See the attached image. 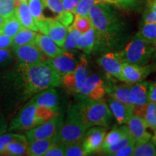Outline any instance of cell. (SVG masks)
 Masks as SVG:
<instances>
[{
    "mask_svg": "<svg viewBox=\"0 0 156 156\" xmlns=\"http://www.w3.org/2000/svg\"><path fill=\"white\" fill-rule=\"evenodd\" d=\"M97 2L106 3V4H114V5H126L129 4L134 0H95Z\"/></svg>",
    "mask_w": 156,
    "mask_h": 156,
    "instance_id": "48",
    "label": "cell"
},
{
    "mask_svg": "<svg viewBox=\"0 0 156 156\" xmlns=\"http://www.w3.org/2000/svg\"><path fill=\"white\" fill-rule=\"evenodd\" d=\"M38 31L51 38L58 46L63 48L68 29L56 18H48L38 28Z\"/></svg>",
    "mask_w": 156,
    "mask_h": 156,
    "instance_id": "11",
    "label": "cell"
},
{
    "mask_svg": "<svg viewBox=\"0 0 156 156\" xmlns=\"http://www.w3.org/2000/svg\"><path fill=\"white\" fill-rule=\"evenodd\" d=\"M23 135L18 134H7L0 136V155H2L6 146L14 140L19 139Z\"/></svg>",
    "mask_w": 156,
    "mask_h": 156,
    "instance_id": "40",
    "label": "cell"
},
{
    "mask_svg": "<svg viewBox=\"0 0 156 156\" xmlns=\"http://www.w3.org/2000/svg\"><path fill=\"white\" fill-rule=\"evenodd\" d=\"M148 86L149 83L145 81L130 84V92L133 106V112L145 107L148 101Z\"/></svg>",
    "mask_w": 156,
    "mask_h": 156,
    "instance_id": "17",
    "label": "cell"
},
{
    "mask_svg": "<svg viewBox=\"0 0 156 156\" xmlns=\"http://www.w3.org/2000/svg\"><path fill=\"white\" fill-rule=\"evenodd\" d=\"M64 147L63 144L57 142L56 145L45 153L44 156H64Z\"/></svg>",
    "mask_w": 156,
    "mask_h": 156,
    "instance_id": "43",
    "label": "cell"
},
{
    "mask_svg": "<svg viewBox=\"0 0 156 156\" xmlns=\"http://www.w3.org/2000/svg\"><path fill=\"white\" fill-rule=\"evenodd\" d=\"M71 26L80 31L82 34H85L91 28H93L92 23L89 16H80V15H75Z\"/></svg>",
    "mask_w": 156,
    "mask_h": 156,
    "instance_id": "34",
    "label": "cell"
},
{
    "mask_svg": "<svg viewBox=\"0 0 156 156\" xmlns=\"http://www.w3.org/2000/svg\"><path fill=\"white\" fill-rule=\"evenodd\" d=\"M148 101L149 102L156 103V81L149 83L148 86Z\"/></svg>",
    "mask_w": 156,
    "mask_h": 156,
    "instance_id": "46",
    "label": "cell"
},
{
    "mask_svg": "<svg viewBox=\"0 0 156 156\" xmlns=\"http://www.w3.org/2000/svg\"><path fill=\"white\" fill-rule=\"evenodd\" d=\"M135 147V142H132L124 147L120 148L114 154V156H130L132 155L133 151Z\"/></svg>",
    "mask_w": 156,
    "mask_h": 156,
    "instance_id": "42",
    "label": "cell"
},
{
    "mask_svg": "<svg viewBox=\"0 0 156 156\" xmlns=\"http://www.w3.org/2000/svg\"><path fill=\"white\" fill-rule=\"evenodd\" d=\"M106 93H108L112 98L133 107L131 98V92H130V84L108 85L106 86Z\"/></svg>",
    "mask_w": 156,
    "mask_h": 156,
    "instance_id": "22",
    "label": "cell"
},
{
    "mask_svg": "<svg viewBox=\"0 0 156 156\" xmlns=\"http://www.w3.org/2000/svg\"><path fill=\"white\" fill-rule=\"evenodd\" d=\"M15 15L23 27L36 31V32L38 31L33 16L31 15L30 12L29 10L28 1L22 2L16 6Z\"/></svg>",
    "mask_w": 156,
    "mask_h": 156,
    "instance_id": "21",
    "label": "cell"
},
{
    "mask_svg": "<svg viewBox=\"0 0 156 156\" xmlns=\"http://www.w3.org/2000/svg\"><path fill=\"white\" fill-rule=\"evenodd\" d=\"M106 134V129L103 126H97L90 129L84 134L83 142V150L87 155L90 153H98Z\"/></svg>",
    "mask_w": 156,
    "mask_h": 156,
    "instance_id": "13",
    "label": "cell"
},
{
    "mask_svg": "<svg viewBox=\"0 0 156 156\" xmlns=\"http://www.w3.org/2000/svg\"><path fill=\"white\" fill-rule=\"evenodd\" d=\"M155 69L156 64L140 66L123 62L122 68V82L128 84L142 82Z\"/></svg>",
    "mask_w": 156,
    "mask_h": 156,
    "instance_id": "10",
    "label": "cell"
},
{
    "mask_svg": "<svg viewBox=\"0 0 156 156\" xmlns=\"http://www.w3.org/2000/svg\"><path fill=\"white\" fill-rule=\"evenodd\" d=\"M134 140L132 138L131 134L129 133V131H128L126 133L124 134V136L117 143L115 144V145H112V147H110L108 150L106 151V153L107 155H114V154L116 153L117 151L125 146L128 144L131 143V142H134Z\"/></svg>",
    "mask_w": 156,
    "mask_h": 156,
    "instance_id": "38",
    "label": "cell"
},
{
    "mask_svg": "<svg viewBox=\"0 0 156 156\" xmlns=\"http://www.w3.org/2000/svg\"><path fill=\"white\" fill-rule=\"evenodd\" d=\"M13 38L6 35L0 34V49H5L12 46Z\"/></svg>",
    "mask_w": 156,
    "mask_h": 156,
    "instance_id": "44",
    "label": "cell"
},
{
    "mask_svg": "<svg viewBox=\"0 0 156 156\" xmlns=\"http://www.w3.org/2000/svg\"><path fill=\"white\" fill-rule=\"evenodd\" d=\"M138 34L146 41L153 44L156 40V23H144Z\"/></svg>",
    "mask_w": 156,
    "mask_h": 156,
    "instance_id": "33",
    "label": "cell"
},
{
    "mask_svg": "<svg viewBox=\"0 0 156 156\" xmlns=\"http://www.w3.org/2000/svg\"><path fill=\"white\" fill-rule=\"evenodd\" d=\"M30 101L37 106L46 107L58 110V93L54 87L40 91L30 99Z\"/></svg>",
    "mask_w": 156,
    "mask_h": 156,
    "instance_id": "19",
    "label": "cell"
},
{
    "mask_svg": "<svg viewBox=\"0 0 156 156\" xmlns=\"http://www.w3.org/2000/svg\"><path fill=\"white\" fill-rule=\"evenodd\" d=\"M35 44L45 55L49 58L56 57L63 53L64 51V48L58 46L51 38L43 34H37Z\"/></svg>",
    "mask_w": 156,
    "mask_h": 156,
    "instance_id": "20",
    "label": "cell"
},
{
    "mask_svg": "<svg viewBox=\"0 0 156 156\" xmlns=\"http://www.w3.org/2000/svg\"><path fill=\"white\" fill-rule=\"evenodd\" d=\"M151 140H152V142L155 145L156 147V132H155V134H154V136H152Z\"/></svg>",
    "mask_w": 156,
    "mask_h": 156,
    "instance_id": "52",
    "label": "cell"
},
{
    "mask_svg": "<svg viewBox=\"0 0 156 156\" xmlns=\"http://www.w3.org/2000/svg\"><path fill=\"white\" fill-rule=\"evenodd\" d=\"M15 3L14 0H0V16L8 18L15 15Z\"/></svg>",
    "mask_w": 156,
    "mask_h": 156,
    "instance_id": "35",
    "label": "cell"
},
{
    "mask_svg": "<svg viewBox=\"0 0 156 156\" xmlns=\"http://www.w3.org/2000/svg\"><path fill=\"white\" fill-rule=\"evenodd\" d=\"M67 29V36L66 37L63 48L66 51H71L74 48H76L78 41L83 34L80 31L76 30L75 28H73L71 25L68 27Z\"/></svg>",
    "mask_w": 156,
    "mask_h": 156,
    "instance_id": "32",
    "label": "cell"
},
{
    "mask_svg": "<svg viewBox=\"0 0 156 156\" xmlns=\"http://www.w3.org/2000/svg\"><path fill=\"white\" fill-rule=\"evenodd\" d=\"M13 51L20 64L31 65L46 62L48 59V56L45 55L35 44L13 47Z\"/></svg>",
    "mask_w": 156,
    "mask_h": 156,
    "instance_id": "12",
    "label": "cell"
},
{
    "mask_svg": "<svg viewBox=\"0 0 156 156\" xmlns=\"http://www.w3.org/2000/svg\"><path fill=\"white\" fill-rule=\"evenodd\" d=\"M153 54L152 58H153V60L155 61V63L156 64V40L153 43Z\"/></svg>",
    "mask_w": 156,
    "mask_h": 156,
    "instance_id": "50",
    "label": "cell"
},
{
    "mask_svg": "<svg viewBox=\"0 0 156 156\" xmlns=\"http://www.w3.org/2000/svg\"><path fill=\"white\" fill-rule=\"evenodd\" d=\"M126 124L135 143H142L151 140L152 135L147 132V126L143 119L133 114Z\"/></svg>",
    "mask_w": 156,
    "mask_h": 156,
    "instance_id": "16",
    "label": "cell"
},
{
    "mask_svg": "<svg viewBox=\"0 0 156 156\" xmlns=\"http://www.w3.org/2000/svg\"><path fill=\"white\" fill-rule=\"evenodd\" d=\"M5 18H3L2 17L0 16V26H1L2 25V23H4V21H5Z\"/></svg>",
    "mask_w": 156,
    "mask_h": 156,
    "instance_id": "54",
    "label": "cell"
},
{
    "mask_svg": "<svg viewBox=\"0 0 156 156\" xmlns=\"http://www.w3.org/2000/svg\"><path fill=\"white\" fill-rule=\"evenodd\" d=\"M128 131L129 129L127 126L125 125L112 129L110 132L106 134V136H105L104 140H103V142L98 153H106V151L109 147L117 143Z\"/></svg>",
    "mask_w": 156,
    "mask_h": 156,
    "instance_id": "25",
    "label": "cell"
},
{
    "mask_svg": "<svg viewBox=\"0 0 156 156\" xmlns=\"http://www.w3.org/2000/svg\"><path fill=\"white\" fill-rule=\"evenodd\" d=\"M153 54V44L144 40L138 34L128 43L124 49L119 52L123 62L140 66L147 64Z\"/></svg>",
    "mask_w": 156,
    "mask_h": 156,
    "instance_id": "5",
    "label": "cell"
},
{
    "mask_svg": "<svg viewBox=\"0 0 156 156\" xmlns=\"http://www.w3.org/2000/svg\"><path fill=\"white\" fill-rule=\"evenodd\" d=\"M40 124L37 106L30 101L12 120L9 131H28Z\"/></svg>",
    "mask_w": 156,
    "mask_h": 156,
    "instance_id": "6",
    "label": "cell"
},
{
    "mask_svg": "<svg viewBox=\"0 0 156 156\" xmlns=\"http://www.w3.org/2000/svg\"><path fill=\"white\" fill-rule=\"evenodd\" d=\"M28 145L29 142L27 137L23 135L20 138L14 140L6 146L2 155H28Z\"/></svg>",
    "mask_w": 156,
    "mask_h": 156,
    "instance_id": "24",
    "label": "cell"
},
{
    "mask_svg": "<svg viewBox=\"0 0 156 156\" xmlns=\"http://www.w3.org/2000/svg\"><path fill=\"white\" fill-rule=\"evenodd\" d=\"M56 136L50 139L37 140L29 142L28 155L30 156H42L48 150L53 147L57 144Z\"/></svg>",
    "mask_w": 156,
    "mask_h": 156,
    "instance_id": "23",
    "label": "cell"
},
{
    "mask_svg": "<svg viewBox=\"0 0 156 156\" xmlns=\"http://www.w3.org/2000/svg\"><path fill=\"white\" fill-rule=\"evenodd\" d=\"M97 63L107 74L122 81V68L123 60L119 53L108 52L98 58Z\"/></svg>",
    "mask_w": 156,
    "mask_h": 156,
    "instance_id": "14",
    "label": "cell"
},
{
    "mask_svg": "<svg viewBox=\"0 0 156 156\" xmlns=\"http://www.w3.org/2000/svg\"><path fill=\"white\" fill-rule=\"evenodd\" d=\"M133 156H155L156 147L151 140L142 143H135Z\"/></svg>",
    "mask_w": 156,
    "mask_h": 156,
    "instance_id": "31",
    "label": "cell"
},
{
    "mask_svg": "<svg viewBox=\"0 0 156 156\" xmlns=\"http://www.w3.org/2000/svg\"><path fill=\"white\" fill-rule=\"evenodd\" d=\"M155 132H156V127H155Z\"/></svg>",
    "mask_w": 156,
    "mask_h": 156,
    "instance_id": "55",
    "label": "cell"
},
{
    "mask_svg": "<svg viewBox=\"0 0 156 156\" xmlns=\"http://www.w3.org/2000/svg\"><path fill=\"white\" fill-rule=\"evenodd\" d=\"M20 73L24 83L27 98L44 90L56 87L62 84V77L47 61L27 65L20 64Z\"/></svg>",
    "mask_w": 156,
    "mask_h": 156,
    "instance_id": "1",
    "label": "cell"
},
{
    "mask_svg": "<svg viewBox=\"0 0 156 156\" xmlns=\"http://www.w3.org/2000/svg\"><path fill=\"white\" fill-rule=\"evenodd\" d=\"M56 19L58 21H59L62 24H63L64 26L68 28V27L72 25V23L73 22L74 15L73 13L71 12L64 10L61 14L58 15L56 16Z\"/></svg>",
    "mask_w": 156,
    "mask_h": 156,
    "instance_id": "41",
    "label": "cell"
},
{
    "mask_svg": "<svg viewBox=\"0 0 156 156\" xmlns=\"http://www.w3.org/2000/svg\"><path fill=\"white\" fill-rule=\"evenodd\" d=\"M36 35V31L23 27L13 38V47L25 44H35Z\"/></svg>",
    "mask_w": 156,
    "mask_h": 156,
    "instance_id": "29",
    "label": "cell"
},
{
    "mask_svg": "<svg viewBox=\"0 0 156 156\" xmlns=\"http://www.w3.org/2000/svg\"><path fill=\"white\" fill-rule=\"evenodd\" d=\"M12 58V54L10 50L0 49V64L6 63Z\"/></svg>",
    "mask_w": 156,
    "mask_h": 156,
    "instance_id": "47",
    "label": "cell"
},
{
    "mask_svg": "<svg viewBox=\"0 0 156 156\" xmlns=\"http://www.w3.org/2000/svg\"><path fill=\"white\" fill-rule=\"evenodd\" d=\"M135 115L143 119L147 127L155 131L156 127V103L149 102Z\"/></svg>",
    "mask_w": 156,
    "mask_h": 156,
    "instance_id": "27",
    "label": "cell"
},
{
    "mask_svg": "<svg viewBox=\"0 0 156 156\" xmlns=\"http://www.w3.org/2000/svg\"><path fill=\"white\" fill-rule=\"evenodd\" d=\"M41 2L44 7H47L57 15L64 10L62 0H41Z\"/></svg>",
    "mask_w": 156,
    "mask_h": 156,
    "instance_id": "39",
    "label": "cell"
},
{
    "mask_svg": "<svg viewBox=\"0 0 156 156\" xmlns=\"http://www.w3.org/2000/svg\"><path fill=\"white\" fill-rule=\"evenodd\" d=\"M108 106L119 124H126L133 115V107L112 98L108 101Z\"/></svg>",
    "mask_w": 156,
    "mask_h": 156,
    "instance_id": "18",
    "label": "cell"
},
{
    "mask_svg": "<svg viewBox=\"0 0 156 156\" xmlns=\"http://www.w3.org/2000/svg\"><path fill=\"white\" fill-rule=\"evenodd\" d=\"M88 129L77 105H73L69 107L65 122H62L56 134V140L63 145L81 142Z\"/></svg>",
    "mask_w": 156,
    "mask_h": 156,
    "instance_id": "3",
    "label": "cell"
},
{
    "mask_svg": "<svg viewBox=\"0 0 156 156\" xmlns=\"http://www.w3.org/2000/svg\"><path fill=\"white\" fill-rule=\"evenodd\" d=\"M5 129H6L5 124H1V123H0V134L3 133V132L5 131Z\"/></svg>",
    "mask_w": 156,
    "mask_h": 156,
    "instance_id": "51",
    "label": "cell"
},
{
    "mask_svg": "<svg viewBox=\"0 0 156 156\" xmlns=\"http://www.w3.org/2000/svg\"><path fill=\"white\" fill-rule=\"evenodd\" d=\"M46 61L62 77L66 74L73 71L78 62L74 54L69 51L66 50L56 57L49 58Z\"/></svg>",
    "mask_w": 156,
    "mask_h": 156,
    "instance_id": "15",
    "label": "cell"
},
{
    "mask_svg": "<svg viewBox=\"0 0 156 156\" xmlns=\"http://www.w3.org/2000/svg\"><path fill=\"white\" fill-rule=\"evenodd\" d=\"M96 45V34L94 28H91L86 33L82 35L76 46L77 49L83 51L86 54H90Z\"/></svg>",
    "mask_w": 156,
    "mask_h": 156,
    "instance_id": "26",
    "label": "cell"
},
{
    "mask_svg": "<svg viewBox=\"0 0 156 156\" xmlns=\"http://www.w3.org/2000/svg\"><path fill=\"white\" fill-rule=\"evenodd\" d=\"M89 75V69L87 59L85 56H81L77 66L73 71L66 74L62 77V84L70 93H78L80 89L87 76Z\"/></svg>",
    "mask_w": 156,
    "mask_h": 156,
    "instance_id": "7",
    "label": "cell"
},
{
    "mask_svg": "<svg viewBox=\"0 0 156 156\" xmlns=\"http://www.w3.org/2000/svg\"><path fill=\"white\" fill-rule=\"evenodd\" d=\"M28 5L37 28H38L46 19L43 13L44 6L41 0H28Z\"/></svg>",
    "mask_w": 156,
    "mask_h": 156,
    "instance_id": "30",
    "label": "cell"
},
{
    "mask_svg": "<svg viewBox=\"0 0 156 156\" xmlns=\"http://www.w3.org/2000/svg\"><path fill=\"white\" fill-rule=\"evenodd\" d=\"M95 3H97L95 0H80L79 3L73 13L75 15L88 16L90 9Z\"/></svg>",
    "mask_w": 156,
    "mask_h": 156,
    "instance_id": "36",
    "label": "cell"
},
{
    "mask_svg": "<svg viewBox=\"0 0 156 156\" xmlns=\"http://www.w3.org/2000/svg\"><path fill=\"white\" fill-rule=\"evenodd\" d=\"M155 14L156 17V0H150L149 8Z\"/></svg>",
    "mask_w": 156,
    "mask_h": 156,
    "instance_id": "49",
    "label": "cell"
},
{
    "mask_svg": "<svg viewBox=\"0 0 156 156\" xmlns=\"http://www.w3.org/2000/svg\"><path fill=\"white\" fill-rule=\"evenodd\" d=\"M62 2L64 10L73 12L79 3L80 0H62Z\"/></svg>",
    "mask_w": 156,
    "mask_h": 156,
    "instance_id": "45",
    "label": "cell"
},
{
    "mask_svg": "<svg viewBox=\"0 0 156 156\" xmlns=\"http://www.w3.org/2000/svg\"><path fill=\"white\" fill-rule=\"evenodd\" d=\"M22 28V25L20 24L15 15H14L5 20L2 25L0 26V34H4L11 38H14L15 35Z\"/></svg>",
    "mask_w": 156,
    "mask_h": 156,
    "instance_id": "28",
    "label": "cell"
},
{
    "mask_svg": "<svg viewBox=\"0 0 156 156\" xmlns=\"http://www.w3.org/2000/svg\"><path fill=\"white\" fill-rule=\"evenodd\" d=\"M64 155L66 156H85L87 154L84 151L82 142L64 145Z\"/></svg>",
    "mask_w": 156,
    "mask_h": 156,
    "instance_id": "37",
    "label": "cell"
},
{
    "mask_svg": "<svg viewBox=\"0 0 156 156\" xmlns=\"http://www.w3.org/2000/svg\"><path fill=\"white\" fill-rule=\"evenodd\" d=\"M88 16L96 34V44L112 45L122 28L116 13L107 4L97 2L91 7Z\"/></svg>",
    "mask_w": 156,
    "mask_h": 156,
    "instance_id": "2",
    "label": "cell"
},
{
    "mask_svg": "<svg viewBox=\"0 0 156 156\" xmlns=\"http://www.w3.org/2000/svg\"><path fill=\"white\" fill-rule=\"evenodd\" d=\"M62 122V116L58 114L51 119L27 131V139L28 142H31L37 140H46L54 137L57 134Z\"/></svg>",
    "mask_w": 156,
    "mask_h": 156,
    "instance_id": "9",
    "label": "cell"
},
{
    "mask_svg": "<svg viewBox=\"0 0 156 156\" xmlns=\"http://www.w3.org/2000/svg\"><path fill=\"white\" fill-rule=\"evenodd\" d=\"M78 94L82 98L92 101L102 100L106 94V85L102 78L97 74L87 76Z\"/></svg>",
    "mask_w": 156,
    "mask_h": 156,
    "instance_id": "8",
    "label": "cell"
},
{
    "mask_svg": "<svg viewBox=\"0 0 156 156\" xmlns=\"http://www.w3.org/2000/svg\"><path fill=\"white\" fill-rule=\"evenodd\" d=\"M14 1H15V6H17V5H18V4L22 2L28 1V0H14Z\"/></svg>",
    "mask_w": 156,
    "mask_h": 156,
    "instance_id": "53",
    "label": "cell"
},
{
    "mask_svg": "<svg viewBox=\"0 0 156 156\" xmlns=\"http://www.w3.org/2000/svg\"><path fill=\"white\" fill-rule=\"evenodd\" d=\"M77 105L90 128L93 126L107 127L112 122V113L103 100L92 101L83 98Z\"/></svg>",
    "mask_w": 156,
    "mask_h": 156,
    "instance_id": "4",
    "label": "cell"
}]
</instances>
